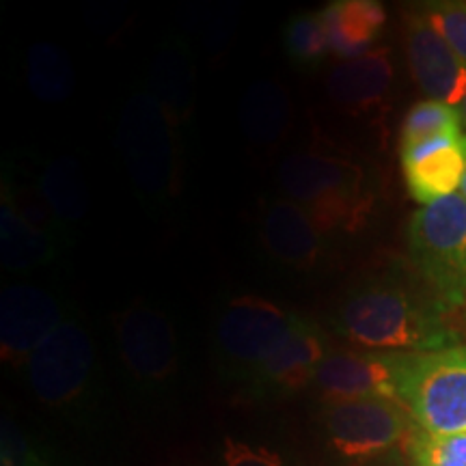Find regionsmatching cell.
<instances>
[{"mask_svg": "<svg viewBox=\"0 0 466 466\" xmlns=\"http://www.w3.org/2000/svg\"><path fill=\"white\" fill-rule=\"evenodd\" d=\"M430 291L395 277H374L354 285L337 307L333 326L363 350L384 354H417L458 346Z\"/></svg>", "mask_w": 466, "mask_h": 466, "instance_id": "obj_1", "label": "cell"}, {"mask_svg": "<svg viewBox=\"0 0 466 466\" xmlns=\"http://www.w3.org/2000/svg\"><path fill=\"white\" fill-rule=\"evenodd\" d=\"M279 184L329 238L363 229L374 209L365 168L337 154L296 151L279 168Z\"/></svg>", "mask_w": 466, "mask_h": 466, "instance_id": "obj_2", "label": "cell"}, {"mask_svg": "<svg viewBox=\"0 0 466 466\" xmlns=\"http://www.w3.org/2000/svg\"><path fill=\"white\" fill-rule=\"evenodd\" d=\"M408 258L442 311L466 305V199L460 192L412 214Z\"/></svg>", "mask_w": 466, "mask_h": 466, "instance_id": "obj_3", "label": "cell"}, {"mask_svg": "<svg viewBox=\"0 0 466 466\" xmlns=\"http://www.w3.org/2000/svg\"><path fill=\"white\" fill-rule=\"evenodd\" d=\"M400 401L423 432H466V346L404 354Z\"/></svg>", "mask_w": 466, "mask_h": 466, "instance_id": "obj_4", "label": "cell"}, {"mask_svg": "<svg viewBox=\"0 0 466 466\" xmlns=\"http://www.w3.org/2000/svg\"><path fill=\"white\" fill-rule=\"evenodd\" d=\"M300 316L259 296H236L217 324V360L233 380L248 382Z\"/></svg>", "mask_w": 466, "mask_h": 466, "instance_id": "obj_5", "label": "cell"}, {"mask_svg": "<svg viewBox=\"0 0 466 466\" xmlns=\"http://www.w3.org/2000/svg\"><path fill=\"white\" fill-rule=\"evenodd\" d=\"M326 442L341 460L367 462L389 456L408 441L415 421L400 400L367 398L322 408Z\"/></svg>", "mask_w": 466, "mask_h": 466, "instance_id": "obj_6", "label": "cell"}, {"mask_svg": "<svg viewBox=\"0 0 466 466\" xmlns=\"http://www.w3.org/2000/svg\"><path fill=\"white\" fill-rule=\"evenodd\" d=\"M25 367L35 398L55 410H69L78 408L91 391L96 348L83 324L63 319Z\"/></svg>", "mask_w": 466, "mask_h": 466, "instance_id": "obj_7", "label": "cell"}, {"mask_svg": "<svg viewBox=\"0 0 466 466\" xmlns=\"http://www.w3.org/2000/svg\"><path fill=\"white\" fill-rule=\"evenodd\" d=\"M171 126L151 93H137L121 115V143L127 171L145 199H165L175 186Z\"/></svg>", "mask_w": 466, "mask_h": 466, "instance_id": "obj_8", "label": "cell"}, {"mask_svg": "<svg viewBox=\"0 0 466 466\" xmlns=\"http://www.w3.org/2000/svg\"><path fill=\"white\" fill-rule=\"evenodd\" d=\"M116 346L121 363L145 387H162L177 371V337L158 309L134 302L116 316Z\"/></svg>", "mask_w": 466, "mask_h": 466, "instance_id": "obj_9", "label": "cell"}, {"mask_svg": "<svg viewBox=\"0 0 466 466\" xmlns=\"http://www.w3.org/2000/svg\"><path fill=\"white\" fill-rule=\"evenodd\" d=\"M401 359L404 354L330 350L311 389L324 406L367 398L400 400Z\"/></svg>", "mask_w": 466, "mask_h": 466, "instance_id": "obj_10", "label": "cell"}, {"mask_svg": "<svg viewBox=\"0 0 466 466\" xmlns=\"http://www.w3.org/2000/svg\"><path fill=\"white\" fill-rule=\"evenodd\" d=\"M329 352V337L311 319L300 318L247 382L250 393L259 400H283L305 391L313 387Z\"/></svg>", "mask_w": 466, "mask_h": 466, "instance_id": "obj_11", "label": "cell"}, {"mask_svg": "<svg viewBox=\"0 0 466 466\" xmlns=\"http://www.w3.org/2000/svg\"><path fill=\"white\" fill-rule=\"evenodd\" d=\"M63 322L55 296L35 285H11L0 299V354L22 367Z\"/></svg>", "mask_w": 466, "mask_h": 466, "instance_id": "obj_12", "label": "cell"}, {"mask_svg": "<svg viewBox=\"0 0 466 466\" xmlns=\"http://www.w3.org/2000/svg\"><path fill=\"white\" fill-rule=\"evenodd\" d=\"M406 56L410 74L430 100L460 106L466 97V63L436 33L423 11L406 22Z\"/></svg>", "mask_w": 466, "mask_h": 466, "instance_id": "obj_13", "label": "cell"}, {"mask_svg": "<svg viewBox=\"0 0 466 466\" xmlns=\"http://www.w3.org/2000/svg\"><path fill=\"white\" fill-rule=\"evenodd\" d=\"M261 240L279 264L299 272L319 270L330 250V238L289 199L268 203L261 214Z\"/></svg>", "mask_w": 466, "mask_h": 466, "instance_id": "obj_14", "label": "cell"}, {"mask_svg": "<svg viewBox=\"0 0 466 466\" xmlns=\"http://www.w3.org/2000/svg\"><path fill=\"white\" fill-rule=\"evenodd\" d=\"M406 188L421 206L456 195L464 177L466 156L462 137L439 138L400 154Z\"/></svg>", "mask_w": 466, "mask_h": 466, "instance_id": "obj_15", "label": "cell"}, {"mask_svg": "<svg viewBox=\"0 0 466 466\" xmlns=\"http://www.w3.org/2000/svg\"><path fill=\"white\" fill-rule=\"evenodd\" d=\"M391 83V50L380 46L363 56L337 63L326 80V89L343 113L365 115L380 106Z\"/></svg>", "mask_w": 466, "mask_h": 466, "instance_id": "obj_16", "label": "cell"}, {"mask_svg": "<svg viewBox=\"0 0 466 466\" xmlns=\"http://www.w3.org/2000/svg\"><path fill=\"white\" fill-rule=\"evenodd\" d=\"M330 55L341 61L374 50L387 25V11L378 0H335L322 9Z\"/></svg>", "mask_w": 466, "mask_h": 466, "instance_id": "obj_17", "label": "cell"}, {"mask_svg": "<svg viewBox=\"0 0 466 466\" xmlns=\"http://www.w3.org/2000/svg\"><path fill=\"white\" fill-rule=\"evenodd\" d=\"M56 258V247L42 227L25 217L14 197L3 186L0 203V259L7 270L26 272L50 264Z\"/></svg>", "mask_w": 466, "mask_h": 466, "instance_id": "obj_18", "label": "cell"}, {"mask_svg": "<svg viewBox=\"0 0 466 466\" xmlns=\"http://www.w3.org/2000/svg\"><path fill=\"white\" fill-rule=\"evenodd\" d=\"M289 115V100L283 86L275 80H259L244 97L242 130L253 145H275L288 132Z\"/></svg>", "mask_w": 466, "mask_h": 466, "instance_id": "obj_19", "label": "cell"}, {"mask_svg": "<svg viewBox=\"0 0 466 466\" xmlns=\"http://www.w3.org/2000/svg\"><path fill=\"white\" fill-rule=\"evenodd\" d=\"M156 102L165 110L168 121L179 126L190 115L192 102V74L190 58L184 46L167 44L162 46L160 56L156 58Z\"/></svg>", "mask_w": 466, "mask_h": 466, "instance_id": "obj_20", "label": "cell"}, {"mask_svg": "<svg viewBox=\"0 0 466 466\" xmlns=\"http://www.w3.org/2000/svg\"><path fill=\"white\" fill-rule=\"evenodd\" d=\"M462 115L460 108L436 100L417 102L408 110L400 132V154L419 147V145L439 141V138L462 137L460 134Z\"/></svg>", "mask_w": 466, "mask_h": 466, "instance_id": "obj_21", "label": "cell"}, {"mask_svg": "<svg viewBox=\"0 0 466 466\" xmlns=\"http://www.w3.org/2000/svg\"><path fill=\"white\" fill-rule=\"evenodd\" d=\"M26 78L39 100L61 102L72 93L74 86L72 61L55 44H35L28 50Z\"/></svg>", "mask_w": 466, "mask_h": 466, "instance_id": "obj_22", "label": "cell"}, {"mask_svg": "<svg viewBox=\"0 0 466 466\" xmlns=\"http://www.w3.org/2000/svg\"><path fill=\"white\" fill-rule=\"evenodd\" d=\"M42 195L55 217L63 223H76L85 217L86 195L78 167L72 160L50 162L42 173Z\"/></svg>", "mask_w": 466, "mask_h": 466, "instance_id": "obj_23", "label": "cell"}, {"mask_svg": "<svg viewBox=\"0 0 466 466\" xmlns=\"http://www.w3.org/2000/svg\"><path fill=\"white\" fill-rule=\"evenodd\" d=\"M283 42L289 61L299 67H316L322 63L326 55H330L322 9L302 11L291 17L285 26Z\"/></svg>", "mask_w": 466, "mask_h": 466, "instance_id": "obj_24", "label": "cell"}, {"mask_svg": "<svg viewBox=\"0 0 466 466\" xmlns=\"http://www.w3.org/2000/svg\"><path fill=\"white\" fill-rule=\"evenodd\" d=\"M404 447L415 466H466V432L434 436L415 425Z\"/></svg>", "mask_w": 466, "mask_h": 466, "instance_id": "obj_25", "label": "cell"}, {"mask_svg": "<svg viewBox=\"0 0 466 466\" xmlns=\"http://www.w3.org/2000/svg\"><path fill=\"white\" fill-rule=\"evenodd\" d=\"M0 466H58L56 458L14 419H3L0 430Z\"/></svg>", "mask_w": 466, "mask_h": 466, "instance_id": "obj_26", "label": "cell"}, {"mask_svg": "<svg viewBox=\"0 0 466 466\" xmlns=\"http://www.w3.org/2000/svg\"><path fill=\"white\" fill-rule=\"evenodd\" d=\"M436 33L466 63V3H436L423 9Z\"/></svg>", "mask_w": 466, "mask_h": 466, "instance_id": "obj_27", "label": "cell"}, {"mask_svg": "<svg viewBox=\"0 0 466 466\" xmlns=\"http://www.w3.org/2000/svg\"><path fill=\"white\" fill-rule=\"evenodd\" d=\"M223 466H289L277 451L261 445H248L238 439H225Z\"/></svg>", "mask_w": 466, "mask_h": 466, "instance_id": "obj_28", "label": "cell"}, {"mask_svg": "<svg viewBox=\"0 0 466 466\" xmlns=\"http://www.w3.org/2000/svg\"><path fill=\"white\" fill-rule=\"evenodd\" d=\"M380 466H415L410 462V458L404 456H384V462Z\"/></svg>", "mask_w": 466, "mask_h": 466, "instance_id": "obj_29", "label": "cell"}, {"mask_svg": "<svg viewBox=\"0 0 466 466\" xmlns=\"http://www.w3.org/2000/svg\"><path fill=\"white\" fill-rule=\"evenodd\" d=\"M462 145H464V156H466V134L462 137ZM460 195L466 199V168H464V177H462V184H460Z\"/></svg>", "mask_w": 466, "mask_h": 466, "instance_id": "obj_30", "label": "cell"}, {"mask_svg": "<svg viewBox=\"0 0 466 466\" xmlns=\"http://www.w3.org/2000/svg\"><path fill=\"white\" fill-rule=\"evenodd\" d=\"M460 115H462V121H464V124H466V97H464V102L462 104H460Z\"/></svg>", "mask_w": 466, "mask_h": 466, "instance_id": "obj_31", "label": "cell"}]
</instances>
